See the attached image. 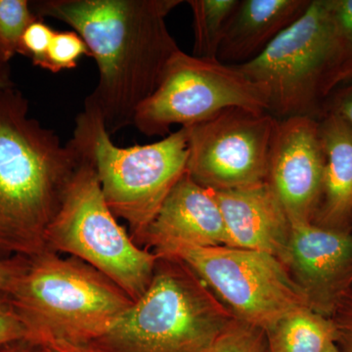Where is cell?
I'll return each mask as SVG.
<instances>
[{
  "instance_id": "6da1fadb",
  "label": "cell",
  "mask_w": 352,
  "mask_h": 352,
  "mask_svg": "<svg viewBox=\"0 0 352 352\" xmlns=\"http://www.w3.org/2000/svg\"><path fill=\"white\" fill-rule=\"evenodd\" d=\"M182 0H38V18L73 28L98 67L96 87L85 105L98 112L110 135L133 124L141 104L161 82L180 50L166 25Z\"/></svg>"
},
{
  "instance_id": "7a4b0ae2",
  "label": "cell",
  "mask_w": 352,
  "mask_h": 352,
  "mask_svg": "<svg viewBox=\"0 0 352 352\" xmlns=\"http://www.w3.org/2000/svg\"><path fill=\"white\" fill-rule=\"evenodd\" d=\"M16 87L0 88V258L46 251V231L80 164L71 140L30 117Z\"/></svg>"
},
{
  "instance_id": "3957f363",
  "label": "cell",
  "mask_w": 352,
  "mask_h": 352,
  "mask_svg": "<svg viewBox=\"0 0 352 352\" xmlns=\"http://www.w3.org/2000/svg\"><path fill=\"white\" fill-rule=\"evenodd\" d=\"M7 296L27 328L28 340L71 344L105 335L133 302L91 266L50 250L29 259Z\"/></svg>"
},
{
  "instance_id": "277c9868",
  "label": "cell",
  "mask_w": 352,
  "mask_h": 352,
  "mask_svg": "<svg viewBox=\"0 0 352 352\" xmlns=\"http://www.w3.org/2000/svg\"><path fill=\"white\" fill-rule=\"evenodd\" d=\"M71 141L94 168L111 212L126 220L138 238L186 173L189 146L185 127L152 144L120 148L113 142L98 112L85 104Z\"/></svg>"
},
{
  "instance_id": "5b68a950",
  "label": "cell",
  "mask_w": 352,
  "mask_h": 352,
  "mask_svg": "<svg viewBox=\"0 0 352 352\" xmlns=\"http://www.w3.org/2000/svg\"><path fill=\"white\" fill-rule=\"evenodd\" d=\"M78 155L80 164L46 231V249L88 264L136 302L151 283L157 258L140 249L118 223L94 168Z\"/></svg>"
},
{
  "instance_id": "8992f818",
  "label": "cell",
  "mask_w": 352,
  "mask_h": 352,
  "mask_svg": "<svg viewBox=\"0 0 352 352\" xmlns=\"http://www.w3.org/2000/svg\"><path fill=\"white\" fill-rule=\"evenodd\" d=\"M268 95L275 119L320 118L331 95L333 34L328 0H311L300 19L248 63L235 66Z\"/></svg>"
},
{
  "instance_id": "52a82bcc",
  "label": "cell",
  "mask_w": 352,
  "mask_h": 352,
  "mask_svg": "<svg viewBox=\"0 0 352 352\" xmlns=\"http://www.w3.org/2000/svg\"><path fill=\"white\" fill-rule=\"evenodd\" d=\"M234 107L268 112L267 92L235 66L180 50L154 94L138 108L133 126L145 135L166 138L171 126H193Z\"/></svg>"
},
{
  "instance_id": "ba28073f",
  "label": "cell",
  "mask_w": 352,
  "mask_h": 352,
  "mask_svg": "<svg viewBox=\"0 0 352 352\" xmlns=\"http://www.w3.org/2000/svg\"><path fill=\"white\" fill-rule=\"evenodd\" d=\"M166 256L186 263L245 324L258 330L268 332L296 310L314 309L302 287L289 278L279 259L267 252L226 245H179Z\"/></svg>"
},
{
  "instance_id": "9c48e42d",
  "label": "cell",
  "mask_w": 352,
  "mask_h": 352,
  "mask_svg": "<svg viewBox=\"0 0 352 352\" xmlns=\"http://www.w3.org/2000/svg\"><path fill=\"white\" fill-rule=\"evenodd\" d=\"M223 329L184 277L164 271L97 340L129 352H210Z\"/></svg>"
},
{
  "instance_id": "30bf717a",
  "label": "cell",
  "mask_w": 352,
  "mask_h": 352,
  "mask_svg": "<svg viewBox=\"0 0 352 352\" xmlns=\"http://www.w3.org/2000/svg\"><path fill=\"white\" fill-rule=\"evenodd\" d=\"M277 122L268 112L234 107L185 127L187 173L198 184L217 191L263 184Z\"/></svg>"
},
{
  "instance_id": "8fae6325",
  "label": "cell",
  "mask_w": 352,
  "mask_h": 352,
  "mask_svg": "<svg viewBox=\"0 0 352 352\" xmlns=\"http://www.w3.org/2000/svg\"><path fill=\"white\" fill-rule=\"evenodd\" d=\"M323 173L318 120H278L266 182L281 203L289 224L314 222L321 200Z\"/></svg>"
},
{
  "instance_id": "7c38bea8",
  "label": "cell",
  "mask_w": 352,
  "mask_h": 352,
  "mask_svg": "<svg viewBox=\"0 0 352 352\" xmlns=\"http://www.w3.org/2000/svg\"><path fill=\"white\" fill-rule=\"evenodd\" d=\"M300 277L315 311H335L352 282V234L314 222L291 224L283 258ZM326 316V315H325Z\"/></svg>"
},
{
  "instance_id": "4fadbf2b",
  "label": "cell",
  "mask_w": 352,
  "mask_h": 352,
  "mask_svg": "<svg viewBox=\"0 0 352 352\" xmlns=\"http://www.w3.org/2000/svg\"><path fill=\"white\" fill-rule=\"evenodd\" d=\"M140 238L149 240L166 256L179 245H227L226 223L212 190L194 182L187 171Z\"/></svg>"
},
{
  "instance_id": "5bb4252c",
  "label": "cell",
  "mask_w": 352,
  "mask_h": 352,
  "mask_svg": "<svg viewBox=\"0 0 352 352\" xmlns=\"http://www.w3.org/2000/svg\"><path fill=\"white\" fill-rule=\"evenodd\" d=\"M212 192L226 223V247L284 258L291 224L267 182L248 188Z\"/></svg>"
},
{
  "instance_id": "9a60e30c",
  "label": "cell",
  "mask_w": 352,
  "mask_h": 352,
  "mask_svg": "<svg viewBox=\"0 0 352 352\" xmlns=\"http://www.w3.org/2000/svg\"><path fill=\"white\" fill-rule=\"evenodd\" d=\"M311 0H240L227 25L217 60L229 66L252 61L307 10Z\"/></svg>"
},
{
  "instance_id": "2e32d148",
  "label": "cell",
  "mask_w": 352,
  "mask_h": 352,
  "mask_svg": "<svg viewBox=\"0 0 352 352\" xmlns=\"http://www.w3.org/2000/svg\"><path fill=\"white\" fill-rule=\"evenodd\" d=\"M324 155L323 185L314 223L351 232L352 226V127L337 113L318 119Z\"/></svg>"
},
{
  "instance_id": "e0dca14e",
  "label": "cell",
  "mask_w": 352,
  "mask_h": 352,
  "mask_svg": "<svg viewBox=\"0 0 352 352\" xmlns=\"http://www.w3.org/2000/svg\"><path fill=\"white\" fill-rule=\"evenodd\" d=\"M267 333L268 352H325L337 340L332 319L312 308L292 312Z\"/></svg>"
},
{
  "instance_id": "ac0fdd59",
  "label": "cell",
  "mask_w": 352,
  "mask_h": 352,
  "mask_svg": "<svg viewBox=\"0 0 352 352\" xmlns=\"http://www.w3.org/2000/svg\"><path fill=\"white\" fill-rule=\"evenodd\" d=\"M240 0H188L193 15L194 56L217 60L220 44ZM219 61V60H217Z\"/></svg>"
},
{
  "instance_id": "d6986e66",
  "label": "cell",
  "mask_w": 352,
  "mask_h": 352,
  "mask_svg": "<svg viewBox=\"0 0 352 352\" xmlns=\"http://www.w3.org/2000/svg\"><path fill=\"white\" fill-rule=\"evenodd\" d=\"M333 34L331 94L352 80V0H328Z\"/></svg>"
},
{
  "instance_id": "ffe728a7",
  "label": "cell",
  "mask_w": 352,
  "mask_h": 352,
  "mask_svg": "<svg viewBox=\"0 0 352 352\" xmlns=\"http://www.w3.org/2000/svg\"><path fill=\"white\" fill-rule=\"evenodd\" d=\"M38 16L28 0H0V59L9 63L17 54L25 30Z\"/></svg>"
},
{
  "instance_id": "44dd1931",
  "label": "cell",
  "mask_w": 352,
  "mask_h": 352,
  "mask_svg": "<svg viewBox=\"0 0 352 352\" xmlns=\"http://www.w3.org/2000/svg\"><path fill=\"white\" fill-rule=\"evenodd\" d=\"M90 57V51L82 36L75 31L55 32L43 69L51 73L76 68L82 56Z\"/></svg>"
},
{
  "instance_id": "7402d4cb",
  "label": "cell",
  "mask_w": 352,
  "mask_h": 352,
  "mask_svg": "<svg viewBox=\"0 0 352 352\" xmlns=\"http://www.w3.org/2000/svg\"><path fill=\"white\" fill-rule=\"evenodd\" d=\"M258 330L247 324L224 327L210 352H265Z\"/></svg>"
},
{
  "instance_id": "603a6c76",
  "label": "cell",
  "mask_w": 352,
  "mask_h": 352,
  "mask_svg": "<svg viewBox=\"0 0 352 352\" xmlns=\"http://www.w3.org/2000/svg\"><path fill=\"white\" fill-rule=\"evenodd\" d=\"M55 31L44 19L38 18L25 30L18 45L17 54L29 58L32 65L43 69Z\"/></svg>"
},
{
  "instance_id": "cb8c5ba5",
  "label": "cell",
  "mask_w": 352,
  "mask_h": 352,
  "mask_svg": "<svg viewBox=\"0 0 352 352\" xmlns=\"http://www.w3.org/2000/svg\"><path fill=\"white\" fill-rule=\"evenodd\" d=\"M29 333L7 294L0 292V347L28 340Z\"/></svg>"
},
{
  "instance_id": "d4e9b609",
  "label": "cell",
  "mask_w": 352,
  "mask_h": 352,
  "mask_svg": "<svg viewBox=\"0 0 352 352\" xmlns=\"http://www.w3.org/2000/svg\"><path fill=\"white\" fill-rule=\"evenodd\" d=\"M332 319L337 330V340L340 352H352V292L349 291L336 308Z\"/></svg>"
},
{
  "instance_id": "484cf974",
  "label": "cell",
  "mask_w": 352,
  "mask_h": 352,
  "mask_svg": "<svg viewBox=\"0 0 352 352\" xmlns=\"http://www.w3.org/2000/svg\"><path fill=\"white\" fill-rule=\"evenodd\" d=\"M327 112L337 113L352 127V80L337 88L328 97L322 108L321 116Z\"/></svg>"
},
{
  "instance_id": "4316f807",
  "label": "cell",
  "mask_w": 352,
  "mask_h": 352,
  "mask_svg": "<svg viewBox=\"0 0 352 352\" xmlns=\"http://www.w3.org/2000/svg\"><path fill=\"white\" fill-rule=\"evenodd\" d=\"M29 259L0 258V292L9 294L27 267Z\"/></svg>"
},
{
  "instance_id": "83f0119b",
  "label": "cell",
  "mask_w": 352,
  "mask_h": 352,
  "mask_svg": "<svg viewBox=\"0 0 352 352\" xmlns=\"http://www.w3.org/2000/svg\"><path fill=\"white\" fill-rule=\"evenodd\" d=\"M15 87L11 78L10 65L0 59V88Z\"/></svg>"
},
{
  "instance_id": "f1b7e54d",
  "label": "cell",
  "mask_w": 352,
  "mask_h": 352,
  "mask_svg": "<svg viewBox=\"0 0 352 352\" xmlns=\"http://www.w3.org/2000/svg\"><path fill=\"white\" fill-rule=\"evenodd\" d=\"M11 346H12V344H7V346L0 347V352H28L25 351V349H20V347L16 346L11 347Z\"/></svg>"
},
{
  "instance_id": "f546056e",
  "label": "cell",
  "mask_w": 352,
  "mask_h": 352,
  "mask_svg": "<svg viewBox=\"0 0 352 352\" xmlns=\"http://www.w3.org/2000/svg\"><path fill=\"white\" fill-rule=\"evenodd\" d=\"M325 352H340L339 347H338L337 344H332L330 346L326 349Z\"/></svg>"
}]
</instances>
